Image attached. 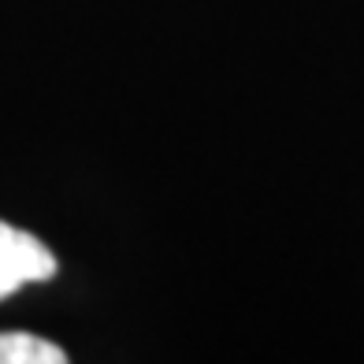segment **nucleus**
<instances>
[{
    "instance_id": "nucleus-1",
    "label": "nucleus",
    "mask_w": 364,
    "mask_h": 364,
    "mask_svg": "<svg viewBox=\"0 0 364 364\" xmlns=\"http://www.w3.org/2000/svg\"><path fill=\"white\" fill-rule=\"evenodd\" d=\"M56 275V257L19 227L0 223V301L26 283H45Z\"/></svg>"
},
{
    "instance_id": "nucleus-2",
    "label": "nucleus",
    "mask_w": 364,
    "mask_h": 364,
    "mask_svg": "<svg viewBox=\"0 0 364 364\" xmlns=\"http://www.w3.org/2000/svg\"><path fill=\"white\" fill-rule=\"evenodd\" d=\"M63 360H68V353L38 335H23V331L0 335V364H63Z\"/></svg>"
}]
</instances>
